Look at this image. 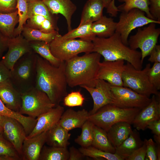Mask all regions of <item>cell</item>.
Segmentation results:
<instances>
[{"mask_svg": "<svg viewBox=\"0 0 160 160\" xmlns=\"http://www.w3.org/2000/svg\"><path fill=\"white\" fill-rule=\"evenodd\" d=\"M35 87L45 92L52 102L59 105L67 94L65 73V62L56 67L37 55Z\"/></svg>", "mask_w": 160, "mask_h": 160, "instance_id": "6da1fadb", "label": "cell"}, {"mask_svg": "<svg viewBox=\"0 0 160 160\" xmlns=\"http://www.w3.org/2000/svg\"><path fill=\"white\" fill-rule=\"evenodd\" d=\"M101 55L97 52L78 55L65 62V73L68 85L71 87L95 86L97 80Z\"/></svg>", "mask_w": 160, "mask_h": 160, "instance_id": "7a4b0ae2", "label": "cell"}, {"mask_svg": "<svg viewBox=\"0 0 160 160\" xmlns=\"http://www.w3.org/2000/svg\"><path fill=\"white\" fill-rule=\"evenodd\" d=\"M92 41L93 52L99 53L103 57L104 60H123L129 63L137 69H142L141 52L133 49L124 44L117 33L115 32L107 38L96 36Z\"/></svg>", "mask_w": 160, "mask_h": 160, "instance_id": "3957f363", "label": "cell"}, {"mask_svg": "<svg viewBox=\"0 0 160 160\" xmlns=\"http://www.w3.org/2000/svg\"><path fill=\"white\" fill-rule=\"evenodd\" d=\"M37 55L33 51L20 58L11 71L10 81L21 93L35 87Z\"/></svg>", "mask_w": 160, "mask_h": 160, "instance_id": "277c9868", "label": "cell"}, {"mask_svg": "<svg viewBox=\"0 0 160 160\" xmlns=\"http://www.w3.org/2000/svg\"><path fill=\"white\" fill-rule=\"evenodd\" d=\"M141 109L123 108L112 104L102 107L95 113L90 114L88 120L93 124L107 132L114 124L125 122L131 124Z\"/></svg>", "mask_w": 160, "mask_h": 160, "instance_id": "5b68a950", "label": "cell"}, {"mask_svg": "<svg viewBox=\"0 0 160 160\" xmlns=\"http://www.w3.org/2000/svg\"><path fill=\"white\" fill-rule=\"evenodd\" d=\"M151 67V65L148 63L143 69L137 70L127 62L122 75L123 86L148 97L152 95L160 97V92L151 83L148 78V72Z\"/></svg>", "mask_w": 160, "mask_h": 160, "instance_id": "8992f818", "label": "cell"}, {"mask_svg": "<svg viewBox=\"0 0 160 160\" xmlns=\"http://www.w3.org/2000/svg\"><path fill=\"white\" fill-rule=\"evenodd\" d=\"M58 33L49 43L51 52L60 61H66L79 54L93 52L92 41L82 39H63Z\"/></svg>", "mask_w": 160, "mask_h": 160, "instance_id": "52a82bcc", "label": "cell"}, {"mask_svg": "<svg viewBox=\"0 0 160 160\" xmlns=\"http://www.w3.org/2000/svg\"><path fill=\"white\" fill-rule=\"evenodd\" d=\"M22 105L19 113L35 118L56 106L47 95L35 87L21 93Z\"/></svg>", "mask_w": 160, "mask_h": 160, "instance_id": "ba28073f", "label": "cell"}, {"mask_svg": "<svg viewBox=\"0 0 160 160\" xmlns=\"http://www.w3.org/2000/svg\"><path fill=\"white\" fill-rule=\"evenodd\" d=\"M151 23L160 24V21L148 17L143 11L139 9H133L127 12H121L115 32L119 35L123 43L128 45V38L132 30Z\"/></svg>", "mask_w": 160, "mask_h": 160, "instance_id": "9c48e42d", "label": "cell"}, {"mask_svg": "<svg viewBox=\"0 0 160 160\" xmlns=\"http://www.w3.org/2000/svg\"><path fill=\"white\" fill-rule=\"evenodd\" d=\"M156 24L150 23L143 29L138 28L136 34L131 36L128 39V45L131 49L136 50L139 48L141 50L143 63L157 43L160 28H156Z\"/></svg>", "mask_w": 160, "mask_h": 160, "instance_id": "30bf717a", "label": "cell"}, {"mask_svg": "<svg viewBox=\"0 0 160 160\" xmlns=\"http://www.w3.org/2000/svg\"><path fill=\"white\" fill-rule=\"evenodd\" d=\"M114 105L121 108H138L142 109L150 102L151 98L139 94L124 86L111 85Z\"/></svg>", "mask_w": 160, "mask_h": 160, "instance_id": "8fae6325", "label": "cell"}, {"mask_svg": "<svg viewBox=\"0 0 160 160\" xmlns=\"http://www.w3.org/2000/svg\"><path fill=\"white\" fill-rule=\"evenodd\" d=\"M6 54L1 60L9 70H12L16 62L25 54L33 51L30 42L20 34L9 38Z\"/></svg>", "mask_w": 160, "mask_h": 160, "instance_id": "7c38bea8", "label": "cell"}, {"mask_svg": "<svg viewBox=\"0 0 160 160\" xmlns=\"http://www.w3.org/2000/svg\"><path fill=\"white\" fill-rule=\"evenodd\" d=\"M2 118L3 135L12 144L22 158L23 145L27 137L24 128L14 119L2 116Z\"/></svg>", "mask_w": 160, "mask_h": 160, "instance_id": "4fadbf2b", "label": "cell"}, {"mask_svg": "<svg viewBox=\"0 0 160 160\" xmlns=\"http://www.w3.org/2000/svg\"><path fill=\"white\" fill-rule=\"evenodd\" d=\"M111 85L104 80L98 79L94 87H89L85 86H80L88 92L93 100V106L92 109L89 112V114L95 113L105 105L113 103Z\"/></svg>", "mask_w": 160, "mask_h": 160, "instance_id": "5bb4252c", "label": "cell"}, {"mask_svg": "<svg viewBox=\"0 0 160 160\" xmlns=\"http://www.w3.org/2000/svg\"><path fill=\"white\" fill-rule=\"evenodd\" d=\"M124 61L119 60L100 62L97 79L104 80L115 86H123L122 75L124 68Z\"/></svg>", "mask_w": 160, "mask_h": 160, "instance_id": "9a60e30c", "label": "cell"}, {"mask_svg": "<svg viewBox=\"0 0 160 160\" xmlns=\"http://www.w3.org/2000/svg\"><path fill=\"white\" fill-rule=\"evenodd\" d=\"M153 95L149 103L142 109L135 118L132 124L137 130L144 131L151 122L160 119V99Z\"/></svg>", "mask_w": 160, "mask_h": 160, "instance_id": "2e32d148", "label": "cell"}, {"mask_svg": "<svg viewBox=\"0 0 160 160\" xmlns=\"http://www.w3.org/2000/svg\"><path fill=\"white\" fill-rule=\"evenodd\" d=\"M64 111V108L59 105L39 116L36 119L34 128L26 137H32L52 128L58 123Z\"/></svg>", "mask_w": 160, "mask_h": 160, "instance_id": "e0dca14e", "label": "cell"}, {"mask_svg": "<svg viewBox=\"0 0 160 160\" xmlns=\"http://www.w3.org/2000/svg\"><path fill=\"white\" fill-rule=\"evenodd\" d=\"M47 131L24 140L22 148V159L39 160L41 150L46 143Z\"/></svg>", "mask_w": 160, "mask_h": 160, "instance_id": "ac0fdd59", "label": "cell"}, {"mask_svg": "<svg viewBox=\"0 0 160 160\" xmlns=\"http://www.w3.org/2000/svg\"><path fill=\"white\" fill-rule=\"evenodd\" d=\"M0 99L8 108L19 112L22 103L21 93L10 80L0 84Z\"/></svg>", "mask_w": 160, "mask_h": 160, "instance_id": "d6986e66", "label": "cell"}, {"mask_svg": "<svg viewBox=\"0 0 160 160\" xmlns=\"http://www.w3.org/2000/svg\"><path fill=\"white\" fill-rule=\"evenodd\" d=\"M89 112L85 109L78 111L71 108L64 111L58 124L67 131L76 128H81L88 120Z\"/></svg>", "mask_w": 160, "mask_h": 160, "instance_id": "ffe728a7", "label": "cell"}, {"mask_svg": "<svg viewBox=\"0 0 160 160\" xmlns=\"http://www.w3.org/2000/svg\"><path fill=\"white\" fill-rule=\"evenodd\" d=\"M41 0L52 14H60L64 16L66 20L68 31L72 30V16L77 8L71 0Z\"/></svg>", "mask_w": 160, "mask_h": 160, "instance_id": "44dd1931", "label": "cell"}, {"mask_svg": "<svg viewBox=\"0 0 160 160\" xmlns=\"http://www.w3.org/2000/svg\"><path fill=\"white\" fill-rule=\"evenodd\" d=\"M143 143L139 132L135 129L121 144L115 148V153L122 160H126L135 150L141 147Z\"/></svg>", "mask_w": 160, "mask_h": 160, "instance_id": "7402d4cb", "label": "cell"}, {"mask_svg": "<svg viewBox=\"0 0 160 160\" xmlns=\"http://www.w3.org/2000/svg\"><path fill=\"white\" fill-rule=\"evenodd\" d=\"M105 8L102 0H88L82 10L79 26L89 22L93 23L101 18Z\"/></svg>", "mask_w": 160, "mask_h": 160, "instance_id": "603a6c76", "label": "cell"}, {"mask_svg": "<svg viewBox=\"0 0 160 160\" xmlns=\"http://www.w3.org/2000/svg\"><path fill=\"white\" fill-rule=\"evenodd\" d=\"M131 125L125 122H118L106 132L109 140L115 148L121 144L132 131Z\"/></svg>", "mask_w": 160, "mask_h": 160, "instance_id": "cb8c5ba5", "label": "cell"}, {"mask_svg": "<svg viewBox=\"0 0 160 160\" xmlns=\"http://www.w3.org/2000/svg\"><path fill=\"white\" fill-rule=\"evenodd\" d=\"M71 134L58 124L47 131L46 143L49 146L67 148Z\"/></svg>", "mask_w": 160, "mask_h": 160, "instance_id": "d4e9b609", "label": "cell"}, {"mask_svg": "<svg viewBox=\"0 0 160 160\" xmlns=\"http://www.w3.org/2000/svg\"><path fill=\"white\" fill-rule=\"evenodd\" d=\"M117 22L113 19L103 15L97 20L92 23V32L95 36L107 38L115 32Z\"/></svg>", "mask_w": 160, "mask_h": 160, "instance_id": "484cf974", "label": "cell"}, {"mask_svg": "<svg viewBox=\"0 0 160 160\" xmlns=\"http://www.w3.org/2000/svg\"><path fill=\"white\" fill-rule=\"evenodd\" d=\"M17 10L12 12L3 13L0 12V31L9 38L14 37L15 25L18 23Z\"/></svg>", "mask_w": 160, "mask_h": 160, "instance_id": "4316f807", "label": "cell"}, {"mask_svg": "<svg viewBox=\"0 0 160 160\" xmlns=\"http://www.w3.org/2000/svg\"><path fill=\"white\" fill-rule=\"evenodd\" d=\"M91 146L106 152L112 153L115 152V148L109 140L106 132L95 125L93 126V138Z\"/></svg>", "mask_w": 160, "mask_h": 160, "instance_id": "83f0119b", "label": "cell"}, {"mask_svg": "<svg viewBox=\"0 0 160 160\" xmlns=\"http://www.w3.org/2000/svg\"><path fill=\"white\" fill-rule=\"evenodd\" d=\"M22 34L23 37L28 41H40L49 43L59 33L58 31L49 33H44L40 31L24 25Z\"/></svg>", "mask_w": 160, "mask_h": 160, "instance_id": "f1b7e54d", "label": "cell"}, {"mask_svg": "<svg viewBox=\"0 0 160 160\" xmlns=\"http://www.w3.org/2000/svg\"><path fill=\"white\" fill-rule=\"evenodd\" d=\"M26 25L29 27L46 33L53 32L59 30L49 20L39 15L29 16Z\"/></svg>", "mask_w": 160, "mask_h": 160, "instance_id": "f546056e", "label": "cell"}, {"mask_svg": "<svg viewBox=\"0 0 160 160\" xmlns=\"http://www.w3.org/2000/svg\"><path fill=\"white\" fill-rule=\"evenodd\" d=\"M29 42L33 51L38 54L52 65L56 67L60 65L61 62L55 57L52 53L49 43L40 41H33Z\"/></svg>", "mask_w": 160, "mask_h": 160, "instance_id": "4dcf8cb0", "label": "cell"}, {"mask_svg": "<svg viewBox=\"0 0 160 160\" xmlns=\"http://www.w3.org/2000/svg\"><path fill=\"white\" fill-rule=\"evenodd\" d=\"M69 151L67 148L44 145L39 160H68Z\"/></svg>", "mask_w": 160, "mask_h": 160, "instance_id": "1f68e13d", "label": "cell"}, {"mask_svg": "<svg viewBox=\"0 0 160 160\" xmlns=\"http://www.w3.org/2000/svg\"><path fill=\"white\" fill-rule=\"evenodd\" d=\"M92 23L89 22L78 26L77 28L72 29L63 36L61 35V38L63 39L80 38L83 40L92 41L96 37L93 34L92 32Z\"/></svg>", "mask_w": 160, "mask_h": 160, "instance_id": "d6a6232c", "label": "cell"}, {"mask_svg": "<svg viewBox=\"0 0 160 160\" xmlns=\"http://www.w3.org/2000/svg\"><path fill=\"white\" fill-rule=\"evenodd\" d=\"M28 17L33 15L42 16L49 20L57 28L56 20L42 0L28 2Z\"/></svg>", "mask_w": 160, "mask_h": 160, "instance_id": "836d02e7", "label": "cell"}, {"mask_svg": "<svg viewBox=\"0 0 160 160\" xmlns=\"http://www.w3.org/2000/svg\"><path fill=\"white\" fill-rule=\"evenodd\" d=\"M118 0L124 3L117 7L119 12H127L133 9H138L143 11L148 17L154 20L149 12L148 0Z\"/></svg>", "mask_w": 160, "mask_h": 160, "instance_id": "e575fe53", "label": "cell"}, {"mask_svg": "<svg viewBox=\"0 0 160 160\" xmlns=\"http://www.w3.org/2000/svg\"><path fill=\"white\" fill-rule=\"evenodd\" d=\"M22 159L12 144L0 134V160Z\"/></svg>", "mask_w": 160, "mask_h": 160, "instance_id": "d590c367", "label": "cell"}, {"mask_svg": "<svg viewBox=\"0 0 160 160\" xmlns=\"http://www.w3.org/2000/svg\"><path fill=\"white\" fill-rule=\"evenodd\" d=\"M79 149L86 157H89L95 159L122 160L121 158L115 153L106 152L92 146L85 148L81 147Z\"/></svg>", "mask_w": 160, "mask_h": 160, "instance_id": "8d00e7d4", "label": "cell"}, {"mask_svg": "<svg viewBox=\"0 0 160 160\" xmlns=\"http://www.w3.org/2000/svg\"><path fill=\"white\" fill-rule=\"evenodd\" d=\"M94 125L92 123L87 120L81 128V134L75 139V142L83 148L91 146L93 138Z\"/></svg>", "mask_w": 160, "mask_h": 160, "instance_id": "74e56055", "label": "cell"}, {"mask_svg": "<svg viewBox=\"0 0 160 160\" xmlns=\"http://www.w3.org/2000/svg\"><path fill=\"white\" fill-rule=\"evenodd\" d=\"M18 16V25L15 29L14 36L21 34L24 25L28 18V5L26 0H17L16 6Z\"/></svg>", "mask_w": 160, "mask_h": 160, "instance_id": "f35d334b", "label": "cell"}, {"mask_svg": "<svg viewBox=\"0 0 160 160\" xmlns=\"http://www.w3.org/2000/svg\"><path fill=\"white\" fill-rule=\"evenodd\" d=\"M0 114L14 119L19 122L23 127L26 126L30 121L29 116H25L19 112L12 111L7 107L0 99Z\"/></svg>", "mask_w": 160, "mask_h": 160, "instance_id": "ab89813d", "label": "cell"}, {"mask_svg": "<svg viewBox=\"0 0 160 160\" xmlns=\"http://www.w3.org/2000/svg\"><path fill=\"white\" fill-rule=\"evenodd\" d=\"M85 98L80 91H73L67 94L63 98V104L69 107L82 106Z\"/></svg>", "mask_w": 160, "mask_h": 160, "instance_id": "60d3db41", "label": "cell"}, {"mask_svg": "<svg viewBox=\"0 0 160 160\" xmlns=\"http://www.w3.org/2000/svg\"><path fill=\"white\" fill-rule=\"evenodd\" d=\"M149 79L153 86L158 90L160 89V62L154 63L148 72Z\"/></svg>", "mask_w": 160, "mask_h": 160, "instance_id": "b9f144b4", "label": "cell"}, {"mask_svg": "<svg viewBox=\"0 0 160 160\" xmlns=\"http://www.w3.org/2000/svg\"><path fill=\"white\" fill-rule=\"evenodd\" d=\"M145 140L146 145V153L145 160H158L156 143L151 138Z\"/></svg>", "mask_w": 160, "mask_h": 160, "instance_id": "7bdbcfd3", "label": "cell"}, {"mask_svg": "<svg viewBox=\"0 0 160 160\" xmlns=\"http://www.w3.org/2000/svg\"><path fill=\"white\" fill-rule=\"evenodd\" d=\"M17 0H0V12L9 13L16 10Z\"/></svg>", "mask_w": 160, "mask_h": 160, "instance_id": "ee69618b", "label": "cell"}, {"mask_svg": "<svg viewBox=\"0 0 160 160\" xmlns=\"http://www.w3.org/2000/svg\"><path fill=\"white\" fill-rule=\"evenodd\" d=\"M149 12L154 19L160 21V0H148Z\"/></svg>", "mask_w": 160, "mask_h": 160, "instance_id": "f6af8a7d", "label": "cell"}, {"mask_svg": "<svg viewBox=\"0 0 160 160\" xmlns=\"http://www.w3.org/2000/svg\"><path fill=\"white\" fill-rule=\"evenodd\" d=\"M146 153V145L145 140L142 145L135 150L126 160H144Z\"/></svg>", "mask_w": 160, "mask_h": 160, "instance_id": "bcb514c9", "label": "cell"}, {"mask_svg": "<svg viewBox=\"0 0 160 160\" xmlns=\"http://www.w3.org/2000/svg\"><path fill=\"white\" fill-rule=\"evenodd\" d=\"M150 129L154 134V138L156 143L160 144V119L150 122L146 129Z\"/></svg>", "mask_w": 160, "mask_h": 160, "instance_id": "7dc6e473", "label": "cell"}, {"mask_svg": "<svg viewBox=\"0 0 160 160\" xmlns=\"http://www.w3.org/2000/svg\"><path fill=\"white\" fill-rule=\"evenodd\" d=\"M11 71L0 61V84L10 80Z\"/></svg>", "mask_w": 160, "mask_h": 160, "instance_id": "c3c4849f", "label": "cell"}, {"mask_svg": "<svg viewBox=\"0 0 160 160\" xmlns=\"http://www.w3.org/2000/svg\"><path fill=\"white\" fill-rule=\"evenodd\" d=\"M148 61L151 63L160 62V45L157 44L150 52Z\"/></svg>", "mask_w": 160, "mask_h": 160, "instance_id": "681fc988", "label": "cell"}, {"mask_svg": "<svg viewBox=\"0 0 160 160\" xmlns=\"http://www.w3.org/2000/svg\"><path fill=\"white\" fill-rule=\"evenodd\" d=\"M68 151V160H82L85 159L86 157L79 149H77L73 146L70 147Z\"/></svg>", "mask_w": 160, "mask_h": 160, "instance_id": "f907efd6", "label": "cell"}, {"mask_svg": "<svg viewBox=\"0 0 160 160\" xmlns=\"http://www.w3.org/2000/svg\"><path fill=\"white\" fill-rule=\"evenodd\" d=\"M9 39L0 31V58L6 49L7 48Z\"/></svg>", "mask_w": 160, "mask_h": 160, "instance_id": "816d5d0a", "label": "cell"}, {"mask_svg": "<svg viewBox=\"0 0 160 160\" xmlns=\"http://www.w3.org/2000/svg\"><path fill=\"white\" fill-rule=\"evenodd\" d=\"M119 12L117 7L115 5V0H112L110 10L108 12L112 16L116 17Z\"/></svg>", "mask_w": 160, "mask_h": 160, "instance_id": "f5cc1de1", "label": "cell"}, {"mask_svg": "<svg viewBox=\"0 0 160 160\" xmlns=\"http://www.w3.org/2000/svg\"><path fill=\"white\" fill-rule=\"evenodd\" d=\"M103 1L105 8L106 9L107 12L108 13L109 12L112 1V0H102Z\"/></svg>", "mask_w": 160, "mask_h": 160, "instance_id": "db71d44e", "label": "cell"}, {"mask_svg": "<svg viewBox=\"0 0 160 160\" xmlns=\"http://www.w3.org/2000/svg\"><path fill=\"white\" fill-rule=\"evenodd\" d=\"M2 116L0 114V134H3V128L2 126Z\"/></svg>", "mask_w": 160, "mask_h": 160, "instance_id": "11a10c76", "label": "cell"}, {"mask_svg": "<svg viewBox=\"0 0 160 160\" xmlns=\"http://www.w3.org/2000/svg\"><path fill=\"white\" fill-rule=\"evenodd\" d=\"M28 2H30L31 1H37V0H26Z\"/></svg>", "mask_w": 160, "mask_h": 160, "instance_id": "9f6ffc18", "label": "cell"}]
</instances>
